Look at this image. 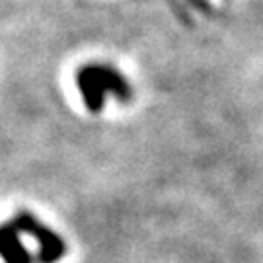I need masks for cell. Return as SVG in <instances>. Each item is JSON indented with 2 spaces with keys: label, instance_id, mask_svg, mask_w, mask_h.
<instances>
[{
  "label": "cell",
  "instance_id": "6da1fadb",
  "mask_svg": "<svg viewBox=\"0 0 263 263\" xmlns=\"http://www.w3.org/2000/svg\"><path fill=\"white\" fill-rule=\"evenodd\" d=\"M76 86L84 98V104L90 111L98 113L104 107L105 94H113L117 100L129 102L133 98V88L129 80L107 65H86L76 72Z\"/></svg>",
  "mask_w": 263,
  "mask_h": 263
},
{
  "label": "cell",
  "instance_id": "7a4b0ae2",
  "mask_svg": "<svg viewBox=\"0 0 263 263\" xmlns=\"http://www.w3.org/2000/svg\"><path fill=\"white\" fill-rule=\"evenodd\" d=\"M16 222V228L20 230H26L29 234H33L37 238L39 242H41V250H43V257H49V259H53L57 255L63 252V244H61V240L57 238L51 230H47L45 226H41L33 218L31 215L28 213H22V215L14 220Z\"/></svg>",
  "mask_w": 263,
  "mask_h": 263
}]
</instances>
